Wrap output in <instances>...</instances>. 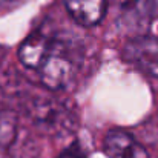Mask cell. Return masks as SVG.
<instances>
[{"label":"cell","instance_id":"obj_1","mask_svg":"<svg viewBox=\"0 0 158 158\" xmlns=\"http://www.w3.org/2000/svg\"><path fill=\"white\" fill-rule=\"evenodd\" d=\"M123 57L140 72L158 78V39L152 35H137L123 49Z\"/></svg>","mask_w":158,"mask_h":158},{"label":"cell","instance_id":"obj_2","mask_svg":"<svg viewBox=\"0 0 158 158\" xmlns=\"http://www.w3.org/2000/svg\"><path fill=\"white\" fill-rule=\"evenodd\" d=\"M39 72L43 85L49 89H61L69 83L74 74V66L71 57L63 49V45L52 40L49 54L39 68Z\"/></svg>","mask_w":158,"mask_h":158},{"label":"cell","instance_id":"obj_3","mask_svg":"<svg viewBox=\"0 0 158 158\" xmlns=\"http://www.w3.org/2000/svg\"><path fill=\"white\" fill-rule=\"evenodd\" d=\"M105 151L109 158H149L148 152L132 135L124 131H109L105 138Z\"/></svg>","mask_w":158,"mask_h":158},{"label":"cell","instance_id":"obj_4","mask_svg":"<svg viewBox=\"0 0 158 158\" xmlns=\"http://www.w3.org/2000/svg\"><path fill=\"white\" fill-rule=\"evenodd\" d=\"M71 17L83 25L94 26L103 20L106 14V0H63Z\"/></svg>","mask_w":158,"mask_h":158},{"label":"cell","instance_id":"obj_5","mask_svg":"<svg viewBox=\"0 0 158 158\" xmlns=\"http://www.w3.org/2000/svg\"><path fill=\"white\" fill-rule=\"evenodd\" d=\"M52 46V40L43 34H31L19 48V58L20 61L29 68L37 69L43 64L46 55L49 54V49Z\"/></svg>","mask_w":158,"mask_h":158},{"label":"cell","instance_id":"obj_6","mask_svg":"<svg viewBox=\"0 0 158 158\" xmlns=\"http://www.w3.org/2000/svg\"><path fill=\"white\" fill-rule=\"evenodd\" d=\"M115 3L123 22L137 26V29L151 23L152 9L155 8L154 0H115Z\"/></svg>","mask_w":158,"mask_h":158},{"label":"cell","instance_id":"obj_7","mask_svg":"<svg viewBox=\"0 0 158 158\" xmlns=\"http://www.w3.org/2000/svg\"><path fill=\"white\" fill-rule=\"evenodd\" d=\"M15 134V126L14 121L9 120H3L0 118V143H8L11 141L12 135Z\"/></svg>","mask_w":158,"mask_h":158},{"label":"cell","instance_id":"obj_8","mask_svg":"<svg viewBox=\"0 0 158 158\" xmlns=\"http://www.w3.org/2000/svg\"><path fill=\"white\" fill-rule=\"evenodd\" d=\"M57 158H86V154H85V151L81 149V146L75 141V143H72L69 148H66L63 152H60Z\"/></svg>","mask_w":158,"mask_h":158},{"label":"cell","instance_id":"obj_9","mask_svg":"<svg viewBox=\"0 0 158 158\" xmlns=\"http://www.w3.org/2000/svg\"><path fill=\"white\" fill-rule=\"evenodd\" d=\"M28 0H0V11H11Z\"/></svg>","mask_w":158,"mask_h":158},{"label":"cell","instance_id":"obj_10","mask_svg":"<svg viewBox=\"0 0 158 158\" xmlns=\"http://www.w3.org/2000/svg\"><path fill=\"white\" fill-rule=\"evenodd\" d=\"M154 3H155V8H158V0H154Z\"/></svg>","mask_w":158,"mask_h":158}]
</instances>
